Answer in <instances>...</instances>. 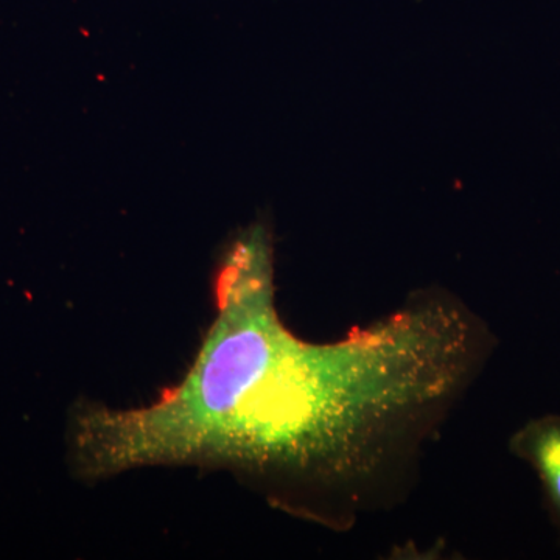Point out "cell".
<instances>
[{
    "label": "cell",
    "instance_id": "6da1fadb",
    "mask_svg": "<svg viewBox=\"0 0 560 560\" xmlns=\"http://www.w3.org/2000/svg\"><path fill=\"white\" fill-rule=\"evenodd\" d=\"M495 346L485 319L438 289L340 340H302L276 302L270 231L250 224L221 257L215 315L189 370L143 407L77 405L70 466L88 482L226 470L278 510L349 530L411 492Z\"/></svg>",
    "mask_w": 560,
    "mask_h": 560
},
{
    "label": "cell",
    "instance_id": "7a4b0ae2",
    "mask_svg": "<svg viewBox=\"0 0 560 560\" xmlns=\"http://www.w3.org/2000/svg\"><path fill=\"white\" fill-rule=\"evenodd\" d=\"M510 451L536 471L552 522L560 530V416L528 420L512 434Z\"/></svg>",
    "mask_w": 560,
    "mask_h": 560
}]
</instances>
